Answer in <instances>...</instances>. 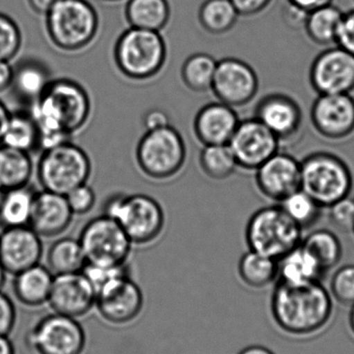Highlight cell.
Segmentation results:
<instances>
[{"instance_id": "f6af8a7d", "label": "cell", "mask_w": 354, "mask_h": 354, "mask_svg": "<svg viewBox=\"0 0 354 354\" xmlns=\"http://www.w3.org/2000/svg\"><path fill=\"white\" fill-rule=\"evenodd\" d=\"M239 16L249 18L261 14L269 8L274 0H230Z\"/></svg>"}, {"instance_id": "ee69618b", "label": "cell", "mask_w": 354, "mask_h": 354, "mask_svg": "<svg viewBox=\"0 0 354 354\" xmlns=\"http://www.w3.org/2000/svg\"><path fill=\"white\" fill-rule=\"evenodd\" d=\"M337 46L354 56V8L344 12L337 35Z\"/></svg>"}, {"instance_id": "1f68e13d", "label": "cell", "mask_w": 354, "mask_h": 354, "mask_svg": "<svg viewBox=\"0 0 354 354\" xmlns=\"http://www.w3.org/2000/svg\"><path fill=\"white\" fill-rule=\"evenodd\" d=\"M241 280L251 288H263L278 278V260L249 250L239 260Z\"/></svg>"}, {"instance_id": "f35d334b", "label": "cell", "mask_w": 354, "mask_h": 354, "mask_svg": "<svg viewBox=\"0 0 354 354\" xmlns=\"http://www.w3.org/2000/svg\"><path fill=\"white\" fill-rule=\"evenodd\" d=\"M20 29L12 19L0 14V60L10 62L21 47Z\"/></svg>"}, {"instance_id": "7dc6e473", "label": "cell", "mask_w": 354, "mask_h": 354, "mask_svg": "<svg viewBox=\"0 0 354 354\" xmlns=\"http://www.w3.org/2000/svg\"><path fill=\"white\" fill-rule=\"evenodd\" d=\"M286 2L289 6L308 14L312 10L333 3V0H286Z\"/></svg>"}, {"instance_id": "11a10c76", "label": "cell", "mask_w": 354, "mask_h": 354, "mask_svg": "<svg viewBox=\"0 0 354 354\" xmlns=\"http://www.w3.org/2000/svg\"><path fill=\"white\" fill-rule=\"evenodd\" d=\"M349 322H351V330H353L354 334V305L353 306V309H351V317H349Z\"/></svg>"}, {"instance_id": "7a4b0ae2", "label": "cell", "mask_w": 354, "mask_h": 354, "mask_svg": "<svg viewBox=\"0 0 354 354\" xmlns=\"http://www.w3.org/2000/svg\"><path fill=\"white\" fill-rule=\"evenodd\" d=\"M272 312L284 332L297 336L314 334L332 317L333 301L320 282H278L272 295Z\"/></svg>"}, {"instance_id": "4fadbf2b", "label": "cell", "mask_w": 354, "mask_h": 354, "mask_svg": "<svg viewBox=\"0 0 354 354\" xmlns=\"http://www.w3.org/2000/svg\"><path fill=\"white\" fill-rule=\"evenodd\" d=\"M211 91L218 101L236 109L255 99L259 78L247 62L239 58H224L218 62Z\"/></svg>"}, {"instance_id": "277c9868", "label": "cell", "mask_w": 354, "mask_h": 354, "mask_svg": "<svg viewBox=\"0 0 354 354\" xmlns=\"http://www.w3.org/2000/svg\"><path fill=\"white\" fill-rule=\"evenodd\" d=\"M166 44L160 31L130 27L114 46V62L118 71L131 80L155 77L166 60Z\"/></svg>"}, {"instance_id": "7c38bea8", "label": "cell", "mask_w": 354, "mask_h": 354, "mask_svg": "<svg viewBox=\"0 0 354 354\" xmlns=\"http://www.w3.org/2000/svg\"><path fill=\"white\" fill-rule=\"evenodd\" d=\"M237 165L247 171H256L264 162L280 151L278 137L256 118L240 120L229 141Z\"/></svg>"}, {"instance_id": "9f6ffc18", "label": "cell", "mask_w": 354, "mask_h": 354, "mask_svg": "<svg viewBox=\"0 0 354 354\" xmlns=\"http://www.w3.org/2000/svg\"><path fill=\"white\" fill-rule=\"evenodd\" d=\"M4 189L0 187V203H1L2 197H3Z\"/></svg>"}, {"instance_id": "7402d4cb", "label": "cell", "mask_w": 354, "mask_h": 354, "mask_svg": "<svg viewBox=\"0 0 354 354\" xmlns=\"http://www.w3.org/2000/svg\"><path fill=\"white\" fill-rule=\"evenodd\" d=\"M240 120L235 108L213 102L202 107L193 122L197 140L206 145H228Z\"/></svg>"}, {"instance_id": "74e56055", "label": "cell", "mask_w": 354, "mask_h": 354, "mask_svg": "<svg viewBox=\"0 0 354 354\" xmlns=\"http://www.w3.org/2000/svg\"><path fill=\"white\" fill-rule=\"evenodd\" d=\"M81 272L85 274V278L93 287L96 297L114 283L129 277L127 263L121 264V266H97V264L87 263Z\"/></svg>"}, {"instance_id": "4316f807", "label": "cell", "mask_w": 354, "mask_h": 354, "mask_svg": "<svg viewBox=\"0 0 354 354\" xmlns=\"http://www.w3.org/2000/svg\"><path fill=\"white\" fill-rule=\"evenodd\" d=\"M125 16L130 27L160 31L170 17L168 0H128Z\"/></svg>"}, {"instance_id": "3957f363", "label": "cell", "mask_w": 354, "mask_h": 354, "mask_svg": "<svg viewBox=\"0 0 354 354\" xmlns=\"http://www.w3.org/2000/svg\"><path fill=\"white\" fill-rule=\"evenodd\" d=\"M301 189L321 207L351 196L353 176L348 164L330 151H314L301 162Z\"/></svg>"}, {"instance_id": "f546056e", "label": "cell", "mask_w": 354, "mask_h": 354, "mask_svg": "<svg viewBox=\"0 0 354 354\" xmlns=\"http://www.w3.org/2000/svg\"><path fill=\"white\" fill-rule=\"evenodd\" d=\"M33 171L30 153L0 145V187L4 191L28 185Z\"/></svg>"}, {"instance_id": "60d3db41", "label": "cell", "mask_w": 354, "mask_h": 354, "mask_svg": "<svg viewBox=\"0 0 354 354\" xmlns=\"http://www.w3.org/2000/svg\"><path fill=\"white\" fill-rule=\"evenodd\" d=\"M328 216L330 222L343 231H353L354 226V199L351 196L330 205Z\"/></svg>"}, {"instance_id": "44dd1931", "label": "cell", "mask_w": 354, "mask_h": 354, "mask_svg": "<svg viewBox=\"0 0 354 354\" xmlns=\"http://www.w3.org/2000/svg\"><path fill=\"white\" fill-rule=\"evenodd\" d=\"M73 216L66 196L43 189L35 193L28 226L41 237H53L70 226Z\"/></svg>"}, {"instance_id": "4dcf8cb0", "label": "cell", "mask_w": 354, "mask_h": 354, "mask_svg": "<svg viewBox=\"0 0 354 354\" xmlns=\"http://www.w3.org/2000/svg\"><path fill=\"white\" fill-rule=\"evenodd\" d=\"M35 193L27 185L4 191L0 203V224L4 228L28 226Z\"/></svg>"}, {"instance_id": "5b68a950", "label": "cell", "mask_w": 354, "mask_h": 354, "mask_svg": "<svg viewBox=\"0 0 354 354\" xmlns=\"http://www.w3.org/2000/svg\"><path fill=\"white\" fill-rule=\"evenodd\" d=\"M303 231L278 205L256 210L245 228V241L251 251L280 260L303 241Z\"/></svg>"}, {"instance_id": "b9f144b4", "label": "cell", "mask_w": 354, "mask_h": 354, "mask_svg": "<svg viewBox=\"0 0 354 354\" xmlns=\"http://www.w3.org/2000/svg\"><path fill=\"white\" fill-rule=\"evenodd\" d=\"M64 196L74 214H87L93 209L96 203L95 192L87 183L75 187Z\"/></svg>"}, {"instance_id": "c3c4849f", "label": "cell", "mask_w": 354, "mask_h": 354, "mask_svg": "<svg viewBox=\"0 0 354 354\" xmlns=\"http://www.w3.org/2000/svg\"><path fill=\"white\" fill-rule=\"evenodd\" d=\"M14 68L6 60H0V93L8 89L12 84Z\"/></svg>"}, {"instance_id": "603a6c76", "label": "cell", "mask_w": 354, "mask_h": 354, "mask_svg": "<svg viewBox=\"0 0 354 354\" xmlns=\"http://www.w3.org/2000/svg\"><path fill=\"white\" fill-rule=\"evenodd\" d=\"M14 277L12 292L19 303L28 308L47 304L54 278L47 266L39 263Z\"/></svg>"}, {"instance_id": "7bdbcfd3", "label": "cell", "mask_w": 354, "mask_h": 354, "mask_svg": "<svg viewBox=\"0 0 354 354\" xmlns=\"http://www.w3.org/2000/svg\"><path fill=\"white\" fill-rule=\"evenodd\" d=\"M17 311L12 299L0 291V336L8 337L16 326Z\"/></svg>"}, {"instance_id": "d6a6232c", "label": "cell", "mask_w": 354, "mask_h": 354, "mask_svg": "<svg viewBox=\"0 0 354 354\" xmlns=\"http://www.w3.org/2000/svg\"><path fill=\"white\" fill-rule=\"evenodd\" d=\"M301 245L317 260L324 272L338 266L342 259L343 247L340 239L328 229H319L303 237Z\"/></svg>"}, {"instance_id": "6da1fadb", "label": "cell", "mask_w": 354, "mask_h": 354, "mask_svg": "<svg viewBox=\"0 0 354 354\" xmlns=\"http://www.w3.org/2000/svg\"><path fill=\"white\" fill-rule=\"evenodd\" d=\"M29 113L39 130V149L45 151L70 141L71 136L87 124L91 114V100L76 81L56 79L30 106Z\"/></svg>"}, {"instance_id": "ffe728a7", "label": "cell", "mask_w": 354, "mask_h": 354, "mask_svg": "<svg viewBox=\"0 0 354 354\" xmlns=\"http://www.w3.org/2000/svg\"><path fill=\"white\" fill-rule=\"evenodd\" d=\"M43 256L41 236L30 226L10 227L0 233V263L10 274L37 266Z\"/></svg>"}, {"instance_id": "d6986e66", "label": "cell", "mask_w": 354, "mask_h": 354, "mask_svg": "<svg viewBox=\"0 0 354 354\" xmlns=\"http://www.w3.org/2000/svg\"><path fill=\"white\" fill-rule=\"evenodd\" d=\"M95 308L107 324L126 326L143 311V291L130 276L126 277L97 295Z\"/></svg>"}, {"instance_id": "e0dca14e", "label": "cell", "mask_w": 354, "mask_h": 354, "mask_svg": "<svg viewBox=\"0 0 354 354\" xmlns=\"http://www.w3.org/2000/svg\"><path fill=\"white\" fill-rule=\"evenodd\" d=\"M96 299L85 274L74 272L54 276L47 304L53 313L78 319L95 308Z\"/></svg>"}, {"instance_id": "db71d44e", "label": "cell", "mask_w": 354, "mask_h": 354, "mask_svg": "<svg viewBox=\"0 0 354 354\" xmlns=\"http://www.w3.org/2000/svg\"><path fill=\"white\" fill-rule=\"evenodd\" d=\"M6 274H8V272H6V270H4L3 266H2L1 263H0V291L2 290L4 284H6Z\"/></svg>"}, {"instance_id": "f1b7e54d", "label": "cell", "mask_w": 354, "mask_h": 354, "mask_svg": "<svg viewBox=\"0 0 354 354\" xmlns=\"http://www.w3.org/2000/svg\"><path fill=\"white\" fill-rule=\"evenodd\" d=\"M87 260L79 239L64 237L50 245L47 253V268L56 274L81 272Z\"/></svg>"}, {"instance_id": "8d00e7d4", "label": "cell", "mask_w": 354, "mask_h": 354, "mask_svg": "<svg viewBox=\"0 0 354 354\" xmlns=\"http://www.w3.org/2000/svg\"><path fill=\"white\" fill-rule=\"evenodd\" d=\"M200 165L206 176L215 180L229 178L238 168L228 145L204 147L200 155Z\"/></svg>"}, {"instance_id": "d4e9b609", "label": "cell", "mask_w": 354, "mask_h": 354, "mask_svg": "<svg viewBox=\"0 0 354 354\" xmlns=\"http://www.w3.org/2000/svg\"><path fill=\"white\" fill-rule=\"evenodd\" d=\"M326 274L317 260L301 245L278 260V278L288 284L320 282Z\"/></svg>"}, {"instance_id": "836d02e7", "label": "cell", "mask_w": 354, "mask_h": 354, "mask_svg": "<svg viewBox=\"0 0 354 354\" xmlns=\"http://www.w3.org/2000/svg\"><path fill=\"white\" fill-rule=\"evenodd\" d=\"M239 14L230 0H206L199 10L203 29L214 35H222L234 28Z\"/></svg>"}, {"instance_id": "680465c9", "label": "cell", "mask_w": 354, "mask_h": 354, "mask_svg": "<svg viewBox=\"0 0 354 354\" xmlns=\"http://www.w3.org/2000/svg\"><path fill=\"white\" fill-rule=\"evenodd\" d=\"M351 232H353V234H354V226H353V231H351Z\"/></svg>"}, {"instance_id": "ba28073f", "label": "cell", "mask_w": 354, "mask_h": 354, "mask_svg": "<svg viewBox=\"0 0 354 354\" xmlns=\"http://www.w3.org/2000/svg\"><path fill=\"white\" fill-rule=\"evenodd\" d=\"M91 174L89 155L71 140L43 151L37 163V179L43 189L62 195L87 183Z\"/></svg>"}, {"instance_id": "d590c367", "label": "cell", "mask_w": 354, "mask_h": 354, "mask_svg": "<svg viewBox=\"0 0 354 354\" xmlns=\"http://www.w3.org/2000/svg\"><path fill=\"white\" fill-rule=\"evenodd\" d=\"M278 204L287 216L303 231L309 230L317 224L324 209L301 189H297Z\"/></svg>"}, {"instance_id": "bcb514c9", "label": "cell", "mask_w": 354, "mask_h": 354, "mask_svg": "<svg viewBox=\"0 0 354 354\" xmlns=\"http://www.w3.org/2000/svg\"><path fill=\"white\" fill-rule=\"evenodd\" d=\"M143 126L145 130L154 131L170 126V118L161 109H151L143 116Z\"/></svg>"}, {"instance_id": "30bf717a", "label": "cell", "mask_w": 354, "mask_h": 354, "mask_svg": "<svg viewBox=\"0 0 354 354\" xmlns=\"http://www.w3.org/2000/svg\"><path fill=\"white\" fill-rule=\"evenodd\" d=\"M87 263L121 266L127 263L132 241L118 222L105 214L91 218L79 236Z\"/></svg>"}, {"instance_id": "52a82bcc", "label": "cell", "mask_w": 354, "mask_h": 354, "mask_svg": "<svg viewBox=\"0 0 354 354\" xmlns=\"http://www.w3.org/2000/svg\"><path fill=\"white\" fill-rule=\"evenodd\" d=\"M103 214L114 218L132 243L145 245L163 230L164 212L157 200L145 194H116L106 200Z\"/></svg>"}, {"instance_id": "816d5d0a", "label": "cell", "mask_w": 354, "mask_h": 354, "mask_svg": "<svg viewBox=\"0 0 354 354\" xmlns=\"http://www.w3.org/2000/svg\"><path fill=\"white\" fill-rule=\"evenodd\" d=\"M0 354H16L14 344L8 337L0 336Z\"/></svg>"}, {"instance_id": "9a60e30c", "label": "cell", "mask_w": 354, "mask_h": 354, "mask_svg": "<svg viewBox=\"0 0 354 354\" xmlns=\"http://www.w3.org/2000/svg\"><path fill=\"white\" fill-rule=\"evenodd\" d=\"M254 118L269 129L281 145L294 143L303 131V110L287 93H270L262 97L256 104Z\"/></svg>"}, {"instance_id": "ab89813d", "label": "cell", "mask_w": 354, "mask_h": 354, "mask_svg": "<svg viewBox=\"0 0 354 354\" xmlns=\"http://www.w3.org/2000/svg\"><path fill=\"white\" fill-rule=\"evenodd\" d=\"M330 290L339 303L354 305V264L342 266L335 272Z\"/></svg>"}, {"instance_id": "ac0fdd59", "label": "cell", "mask_w": 354, "mask_h": 354, "mask_svg": "<svg viewBox=\"0 0 354 354\" xmlns=\"http://www.w3.org/2000/svg\"><path fill=\"white\" fill-rule=\"evenodd\" d=\"M255 172L258 189L272 201L280 203L301 189V162L288 153L278 151Z\"/></svg>"}, {"instance_id": "f5cc1de1", "label": "cell", "mask_w": 354, "mask_h": 354, "mask_svg": "<svg viewBox=\"0 0 354 354\" xmlns=\"http://www.w3.org/2000/svg\"><path fill=\"white\" fill-rule=\"evenodd\" d=\"M239 354H274L269 349L263 346H251L243 349Z\"/></svg>"}, {"instance_id": "9c48e42d", "label": "cell", "mask_w": 354, "mask_h": 354, "mask_svg": "<svg viewBox=\"0 0 354 354\" xmlns=\"http://www.w3.org/2000/svg\"><path fill=\"white\" fill-rule=\"evenodd\" d=\"M136 163L150 178H170L176 176L186 160V147L182 135L172 126L147 131L137 143Z\"/></svg>"}, {"instance_id": "681fc988", "label": "cell", "mask_w": 354, "mask_h": 354, "mask_svg": "<svg viewBox=\"0 0 354 354\" xmlns=\"http://www.w3.org/2000/svg\"><path fill=\"white\" fill-rule=\"evenodd\" d=\"M60 0H28L29 6L37 14L46 15Z\"/></svg>"}, {"instance_id": "5bb4252c", "label": "cell", "mask_w": 354, "mask_h": 354, "mask_svg": "<svg viewBox=\"0 0 354 354\" xmlns=\"http://www.w3.org/2000/svg\"><path fill=\"white\" fill-rule=\"evenodd\" d=\"M310 83L318 95H341L354 91V56L335 45L316 56L310 68Z\"/></svg>"}, {"instance_id": "8fae6325", "label": "cell", "mask_w": 354, "mask_h": 354, "mask_svg": "<svg viewBox=\"0 0 354 354\" xmlns=\"http://www.w3.org/2000/svg\"><path fill=\"white\" fill-rule=\"evenodd\" d=\"M25 343L33 354H83L87 336L78 320L52 313L31 326Z\"/></svg>"}, {"instance_id": "83f0119b", "label": "cell", "mask_w": 354, "mask_h": 354, "mask_svg": "<svg viewBox=\"0 0 354 354\" xmlns=\"http://www.w3.org/2000/svg\"><path fill=\"white\" fill-rule=\"evenodd\" d=\"M1 145L28 153L41 149L39 130L29 111L10 112Z\"/></svg>"}, {"instance_id": "484cf974", "label": "cell", "mask_w": 354, "mask_h": 354, "mask_svg": "<svg viewBox=\"0 0 354 354\" xmlns=\"http://www.w3.org/2000/svg\"><path fill=\"white\" fill-rule=\"evenodd\" d=\"M344 12L330 3L308 12L303 28L310 41L320 47L336 45L339 26Z\"/></svg>"}, {"instance_id": "6f0895ef", "label": "cell", "mask_w": 354, "mask_h": 354, "mask_svg": "<svg viewBox=\"0 0 354 354\" xmlns=\"http://www.w3.org/2000/svg\"><path fill=\"white\" fill-rule=\"evenodd\" d=\"M101 1L114 2V1H118V0H101Z\"/></svg>"}, {"instance_id": "f907efd6", "label": "cell", "mask_w": 354, "mask_h": 354, "mask_svg": "<svg viewBox=\"0 0 354 354\" xmlns=\"http://www.w3.org/2000/svg\"><path fill=\"white\" fill-rule=\"evenodd\" d=\"M10 113L3 102L0 101V145H1L2 135H3Z\"/></svg>"}, {"instance_id": "cb8c5ba5", "label": "cell", "mask_w": 354, "mask_h": 354, "mask_svg": "<svg viewBox=\"0 0 354 354\" xmlns=\"http://www.w3.org/2000/svg\"><path fill=\"white\" fill-rule=\"evenodd\" d=\"M51 81L44 64L37 60L25 59L15 66L10 88L16 99L30 107L43 95Z\"/></svg>"}, {"instance_id": "2e32d148", "label": "cell", "mask_w": 354, "mask_h": 354, "mask_svg": "<svg viewBox=\"0 0 354 354\" xmlns=\"http://www.w3.org/2000/svg\"><path fill=\"white\" fill-rule=\"evenodd\" d=\"M310 118L314 130L322 138L345 140L354 132V97L351 93L318 95Z\"/></svg>"}, {"instance_id": "e575fe53", "label": "cell", "mask_w": 354, "mask_h": 354, "mask_svg": "<svg viewBox=\"0 0 354 354\" xmlns=\"http://www.w3.org/2000/svg\"><path fill=\"white\" fill-rule=\"evenodd\" d=\"M216 66L218 62L209 54H193L183 64L181 70L183 82L193 93L211 91Z\"/></svg>"}, {"instance_id": "8992f818", "label": "cell", "mask_w": 354, "mask_h": 354, "mask_svg": "<svg viewBox=\"0 0 354 354\" xmlns=\"http://www.w3.org/2000/svg\"><path fill=\"white\" fill-rule=\"evenodd\" d=\"M45 16L52 44L64 51L83 49L97 35L99 18L87 0H60Z\"/></svg>"}]
</instances>
